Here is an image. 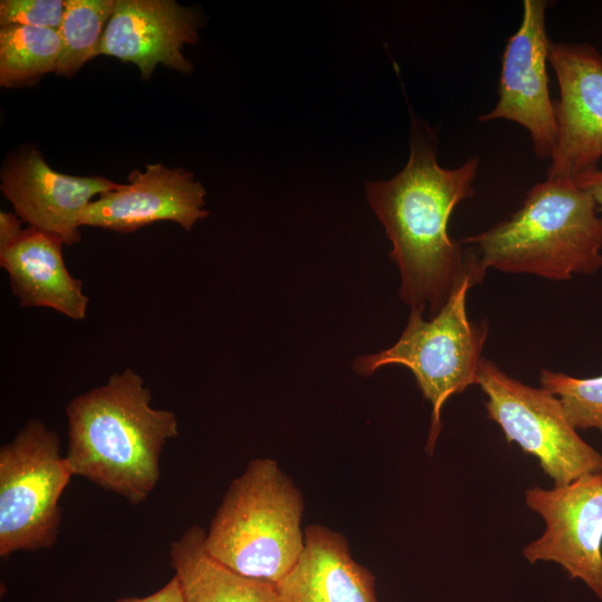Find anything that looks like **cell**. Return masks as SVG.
I'll use <instances>...</instances> for the list:
<instances>
[{"label":"cell","instance_id":"obj_1","mask_svg":"<svg viewBox=\"0 0 602 602\" xmlns=\"http://www.w3.org/2000/svg\"><path fill=\"white\" fill-rule=\"evenodd\" d=\"M477 169V157L454 169L441 167L433 133L414 122L402 171L389 181L366 184L367 201L392 244L389 256L399 270V297L428 318L464 281L476 285L487 271L474 247L448 234L456 205L474 194Z\"/></svg>","mask_w":602,"mask_h":602},{"label":"cell","instance_id":"obj_2","mask_svg":"<svg viewBox=\"0 0 602 602\" xmlns=\"http://www.w3.org/2000/svg\"><path fill=\"white\" fill-rule=\"evenodd\" d=\"M65 410L72 474L132 504L144 502L158 483L164 446L178 435L175 412L152 406L151 390L133 369L75 397Z\"/></svg>","mask_w":602,"mask_h":602},{"label":"cell","instance_id":"obj_3","mask_svg":"<svg viewBox=\"0 0 602 602\" xmlns=\"http://www.w3.org/2000/svg\"><path fill=\"white\" fill-rule=\"evenodd\" d=\"M462 242L486 270L566 281L602 268V217L573 181L536 184L511 217Z\"/></svg>","mask_w":602,"mask_h":602},{"label":"cell","instance_id":"obj_4","mask_svg":"<svg viewBox=\"0 0 602 602\" xmlns=\"http://www.w3.org/2000/svg\"><path fill=\"white\" fill-rule=\"evenodd\" d=\"M303 497L273 459L251 460L205 534L206 553L242 575L276 583L304 548Z\"/></svg>","mask_w":602,"mask_h":602},{"label":"cell","instance_id":"obj_5","mask_svg":"<svg viewBox=\"0 0 602 602\" xmlns=\"http://www.w3.org/2000/svg\"><path fill=\"white\" fill-rule=\"evenodd\" d=\"M474 287L464 281L445 307L433 318L411 309L396 343L375 355L358 357L355 372L369 376L388 365H401L414 373L424 397L431 404L427 450L431 455L441 429L440 412L453 395L478 385L482 351L487 339L486 321L473 322L466 309L467 293Z\"/></svg>","mask_w":602,"mask_h":602},{"label":"cell","instance_id":"obj_6","mask_svg":"<svg viewBox=\"0 0 602 602\" xmlns=\"http://www.w3.org/2000/svg\"><path fill=\"white\" fill-rule=\"evenodd\" d=\"M74 476L59 436L31 419L0 448V556L50 548L61 523L59 499Z\"/></svg>","mask_w":602,"mask_h":602},{"label":"cell","instance_id":"obj_7","mask_svg":"<svg viewBox=\"0 0 602 602\" xmlns=\"http://www.w3.org/2000/svg\"><path fill=\"white\" fill-rule=\"evenodd\" d=\"M478 386L487 397V417L501 427L507 443L538 459L555 486L602 472V454L579 436L555 396L512 378L484 357Z\"/></svg>","mask_w":602,"mask_h":602},{"label":"cell","instance_id":"obj_8","mask_svg":"<svg viewBox=\"0 0 602 602\" xmlns=\"http://www.w3.org/2000/svg\"><path fill=\"white\" fill-rule=\"evenodd\" d=\"M525 503L546 524L541 537L524 547L526 560L557 563L602 601V472L552 489L528 488Z\"/></svg>","mask_w":602,"mask_h":602},{"label":"cell","instance_id":"obj_9","mask_svg":"<svg viewBox=\"0 0 602 602\" xmlns=\"http://www.w3.org/2000/svg\"><path fill=\"white\" fill-rule=\"evenodd\" d=\"M560 98L553 101L556 146L547 178L575 181L602 157V55L589 43H550Z\"/></svg>","mask_w":602,"mask_h":602},{"label":"cell","instance_id":"obj_10","mask_svg":"<svg viewBox=\"0 0 602 602\" xmlns=\"http://www.w3.org/2000/svg\"><path fill=\"white\" fill-rule=\"evenodd\" d=\"M545 0H525L517 31L508 38L502 58L496 106L479 120L507 119L525 127L538 158L553 156L557 125L550 97L546 61L551 40L545 28Z\"/></svg>","mask_w":602,"mask_h":602},{"label":"cell","instance_id":"obj_11","mask_svg":"<svg viewBox=\"0 0 602 602\" xmlns=\"http://www.w3.org/2000/svg\"><path fill=\"white\" fill-rule=\"evenodd\" d=\"M0 177L1 192L16 214L30 226L59 237L67 245L80 240V221L94 196L120 185L101 176L58 173L35 149L9 157Z\"/></svg>","mask_w":602,"mask_h":602},{"label":"cell","instance_id":"obj_12","mask_svg":"<svg viewBox=\"0 0 602 602\" xmlns=\"http://www.w3.org/2000/svg\"><path fill=\"white\" fill-rule=\"evenodd\" d=\"M128 183L106 192L85 210L80 225L129 233L159 221H172L190 231L208 215L206 191L194 174L183 168L147 164L133 171Z\"/></svg>","mask_w":602,"mask_h":602},{"label":"cell","instance_id":"obj_13","mask_svg":"<svg viewBox=\"0 0 602 602\" xmlns=\"http://www.w3.org/2000/svg\"><path fill=\"white\" fill-rule=\"evenodd\" d=\"M198 19L172 0H115L114 10L96 51L135 64L149 78L158 64L181 72L193 65L182 54L195 43Z\"/></svg>","mask_w":602,"mask_h":602},{"label":"cell","instance_id":"obj_14","mask_svg":"<svg viewBox=\"0 0 602 602\" xmlns=\"http://www.w3.org/2000/svg\"><path fill=\"white\" fill-rule=\"evenodd\" d=\"M276 588L282 602H378L375 576L346 537L318 524L304 530L303 552Z\"/></svg>","mask_w":602,"mask_h":602},{"label":"cell","instance_id":"obj_15","mask_svg":"<svg viewBox=\"0 0 602 602\" xmlns=\"http://www.w3.org/2000/svg\"><path fill=\"white\" fill-rule=\"evenodd\" d=\"M64 242L29 226L6 250L0 265L22 308H49L70 319L87 314L88 297L82 282L72 276L62 258Z\"/></svg>","mask_w":602,"mask_h":602},{"label":"cell","instance_id":"obj_16","mask_svg":"<svg viewBox=\"0 0 602 602\" xmlns=\"http://www.w3.org/2000/svg\"><path fill=\"white\" fill-rule=\"evenodd\" d=\"M197 525L171 543L169 557L184 602H282L276 583L234 572L211 557Z\"/></svg>","mask_w":602,"mask_h":602},{"label":"cell","instance_id":"obj_17","mask_svg":"<svg viewBox=\"0 0 602 602\" xmlns=\"http://www.w3.org/2000/svg\"><path fill=\"white\" fill-rule=\"evenodd\" d=\"M61 51L58 30L30 26H7L0 30V85H32L56 71Z\"/></svg>","mask_w":602,"mask_h":602},{"label":"cell","instance_id":"obj_18","mask_svg":"<svg viewBox=\"0 0 602 602\" xmlns=\"http://www.w3.org/2000/svg\"><path fill=\"white\" fill-rule=\"evenodd\" d=\"M115 0H67L60 28L61 51L56 72L74 76L88 60L96 57L109 21Z\"/></svg>","mask_w":602,"mask_h":602},{"label":"cell","instance_id":"obj_19","mask_svg":"<svg viewBox=\"0 0 602 602\" xmlns=\"http://www.w3.org/2000/svg\"><path fill=\"white\" fill-rule=\"evenodd\" d=\"M540 382L543 389L560 400L576 430L595 428L602 433V375L575 378L564 372L542 369Z\"/></svg>","mask_w":602,"mask_h":602},{"label":"cell","instance_id":"obj_20","mask_svg":"<svg viewBox=\"0 0 602 602\" xmlns=\"http://www.w3.org/2000/svg\"><path fill=\"white\" fill-rule=\"evenodd\" d=\"M65 1L61 0H2L0 25L30 26L58 30L62 22Z\"/></svg>","mask_w":602,"mask_h":602},{"label":"cell","instance_id":"obj_21","mask_svg":"<svg viewBox=\"0 0 602 602\" xmlns=\"http://www.w3.org/2000/svg\"><path fill=\"white\" fill-rule=\"evenodd\" d=\"M114 602H184L179 582L174 575L163 588L146 596H125Z\"/></svg>","mask_w":602,"mask_h":602},{"label":"cell","instance_id":"obj_22","mask_svg":"<svg viewBox=\"0 0 602 602\" xmlns=\"http://www.w3.org/2000/svg\"><path fill=\"white\" fill-rule=\"evenodd\" d=\"M22 220L14 213L0 212V252L10 246L23 232Z\"/></svg>","mask_w":602,"mask_h":602},{"label":"cell","instance_id":"obj_23","mask_svg":"<svg viewBox=\"0 0 602 602\" xmlns=\"http://www.w3.org/2000/svg\"><path fill=\"white\" fill-rule=\"evenodd\" d=\"M574 183L591 194L602 217V169L595 168L577 177Z\"/></svg>","mask_w":602,"mask_h":602}]
</instances>
